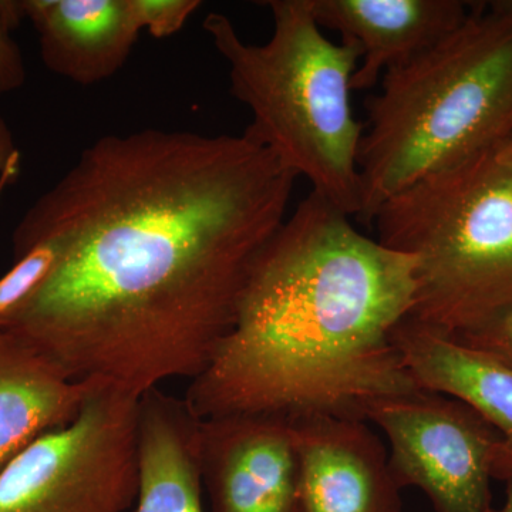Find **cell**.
I'll list each match as a JSON object with an SVG mask.
<instances>
[{
  "label": "cell",
  "instance_id": "7402d4cb",
  "mask_svg": "<svg viewBox=\"0 0 512 512\" xmlns=\"http://www.w3.org/2000/svg\"><path fill=\"white\" fill-rule=\"evenodd\" d=\"M505 147H507V150L510 151V153L512 154V138H510V140L507 141V143L504 144Z\"/></svg>",
  "mask_w": 512,
  "mask_h": 512
},
{
  "label": "cell",
  "instance_id": "277c9868",
  "mask_svg": "<svg viewBox=\"0 0 512 512\" xmlns=\"http://www.w3.org/2000/svg\"><path fill=\"white\" fill-rule=\"evenodd\" d=\"M274 32L262 45L239 36L232 20L212 12L204 30L228 64L231 93L252 113L245 130L312 191L340 211L362 210L359 150L365 126L350 96L360 52L333 43L313 16L311 0H268Z\"/></svg>",
  "mask_w": 512,
  "mask_h": 512
},
{
  "label": "cell",
  "instance_id": "8fae6325",
  "mask_svg": "<svg viewBox=\"0 0 512 512\" xmlns=\"http://www.w3.org/2000/svg\"><path fill=\"white\" fill-rule=\"evenodd\" d=\"M394 342L414 382L423 390L446 394L470 404L500 433L493 478H512V369L494 357L461 345L406 318Z\"/></svg>",
  "mask_w": 512,
  "mask_h": 512
},
{
  "label": "cell",
  "instance_id": "5b68a950",
  "mask_svg": "<svg viewBox=\"0 0 512 512\" xmlns=\"http://www.w3.org/2000/svg\"><path fill=\"white\" fill-rule=\"evenodd\" d=\"M372 225L413 256L409 318L457 336L512 306V154L500 146L426 175L389 198Z\"/></svg>",
  "mask_w": 512,
  "mask_h": 512
},
{
  "label": "cell",
  "instance_id": "ac0fdd59",
  "mask_svg": "<svg viewBox=\"0 0 512 512\" xmlns=\"http://www.w3.org/2000/svg\"><path fill=\"white\" fill-rule=\"evenodd\" d=\"M451 338L467 348L494 357L512 369V306L483 325Z\"/></svg>",
  "mask_w": 512,
  "mask_h": 512
},
{
  "label": "cell",
  "instance_id": "5bb4252c",
  "mask_svg": "<svg viewBox=\"0 0 512 512\" xmlns=\"http://www.w3.org/2000/svg\"><path fill=\"white\" fill-rule=\"evenodd\" d=\"M201 420L184 397L158 389L138 407L136 512L202 510Z\"/></svg>",
  "mask_w": 512,
  "mask_h": 512
},
{
  "label": "cell",
  "instance_id": "d6986e66",
  "mask_svg": "<svg viewBox=\"0 0 512 512\" xmlns=\"http://www.w3.org/2000/svg\"><path fill=\"white\" fill-rule=\"evenodd\" d=\"M18 147L15 144L12 131L3 117H0V173L5 170L6 165L12 160V157L18 153Z\"/></svg>",
  "mask_w": 512,
  "mask_h": 512
},
{
  "label": "cell",
  "instance_id": "9a60e30c",
  "mask_svg": "<svg viewBox=\"0 0 512 512\" xmlns=\"http://www.w3.org/2000/svg\"><path fill=\"white\" fill-rule=\"evenodd\" d=\"M15 265L0 278V320L15 312L45 282L57 261L49 242H39L16 256Z\"/></svg>",
  "mask_w": 512,
  "mask_h": 512
},
{
  "label": "cell",
  "instance_id": "9c48e42d",
  "mask_svg": "<svg viewBox=\"0 0 512 512\" xmlns=\"http://www.w3.org/2000/svg\"><path fill=\"white\" fill-rule=\"evenodd\" d=\"M288 421L299 461L296 512H402L389 453L367 421L323 413Z\"/></svg>",
  "mask_w": 512,
  "mask_h": 512
},
{
  "label": "cell",
  "instance_id": "e0dca14e",
  "mask_svg": "<svg viewBox=\"0 0 512 512\" xmlns=\"http://www.w3.org/2000/svg\"><path fill=\"white\" fill-rule=\"evenodd\" d=\"M22 20L20 0H0V96L15 92L26 82L25 60L13 37Z\"/></svg>",
  "mask_w": 512,
  "mask_h": 512
},
{
  "label": "cell",
  "instance_id": "7c38bea8",
  "mask_svg": "<svg viewBox=\"0 0 512 512\" xmlns=\"http://www.w3.org/2000/svg\"><path fill=\"white\" fill-rule=\"evenodd\" d=\"M50 72L80 86L110 79L126 64L138 29L127 0H20Z\"/></svg>",
  "mask_w": 512,
  "mask_h": 512
},
{
  "label": "cell",
  "instance_id": "4fadbf2b",
  "mask_svg": "<svg viewBox=\"0 0 512 512\" xmlns=\"http://www.w3.org/2000/svg\"><path fill=\"white\" fill-rule=\"evenodd\" d=\"M97 382H77L35 346L0 329V471L40 436L67 426Z\"/></svg>",
  "mask_w": 512,
  "mask_h": 512
},
{
  "label": "cell",
  "instance_id": "6da1fadb",
  "mask_svg": "<svg viewBox=\"0 0 512 512\" xmlns=\"http://www.w3.org/2000/svg\"><path fill=\"white\" fill-rule=\"evenodd\" d=\"M298 178L245 131L99 138L13 232L15 258L49 242L57 261L0 329L73 380L137 399L191 382L231 330Z\"/></svg>",
  "mask_w": 512,
  "mask_h": 512
},
{
  "label": "cell",
  "instance_id": "7a4b0ae2",
  "mask_svg": "<svg viewBox=\"0 0 512 512\" xmlns=\"http://www.w3.org/2000/svg\"><path fill=\"white\" fill-rule=\"evenodd\" d=\"M414 265L309 192L256 258L210 365L188 382L191 412L365 420L377 400L423 390L394 342L412 312Z\"/></svg>",
  "mask_w": 512,
  "mask_h": 512
},
{
  "label": "cell",
  "instance_id": "8992f818",
  "mask_svg": "<svg viewBox=\"0 0 512 512\" xmlns=\"http://www.w3.org/2000/svg\"><path fill=\"white\" fill-rule=\"evenodd\" d=\"M140 399L99 383L67 426L0 471V512H126L138 494Z\"/></svg>",
  "mask_w": 512,
  "mask_h": 512
},
{
  "label": "cell",
  "instance_id": "30bf717a",
  "mask_svg": "<svg viewBox=\"0 0 512 512\" xmlns=\"http://www.w3.org/2000/svg\"><path fill=\"white\" fill-rule=\"evenodd\" d=\"M463 0H311L320 28L333 30L360 52L353 92L420 55L457 28L470 10Z\"/></svg>",
  "mask_w": 512,
  "mask_h": 512
},
{
  "label": "cell",
  "instance_id": "44dd1931",
  "mask_svg": "<svg viewBox=\"0 0 512 512\" xmlns=\"http://www.w3.org/2000/svg\"><path fill=\"white\" fill-rule=\"evenodd\" d=\"M507 498H505V504L500 510H494V512H512V478L507 483Z\"/></svg>",
  "mask_w": 512,
  "mask_h": 512
},
{
  "label": "cell",
  "instance_id": "ffe728a7",
  "mask_svg": "<svg viewBox=\"0 0 512 512\" xmlns=\"http://www.w3.org/2000/svg\"><path fill=\"white\" fill-rule=\"evenodd\" d=\"M20 160H22V156H20V151H18L12 157V160L9 161V164L6 165L5 170L0 173V202H2L3 194L8 190L9 185L19 177Z\"/></svg>",
  "mask_w": 512,
  "mask_h": 512
},
{
  "label": "cell",
  "instance_id": "ba28073f",
  "mask_svg": "<svg viewBox=\"0 0 512 512\" xmlns=\"http://www.w3.org/2000/svg\"><path fill=\"white\" fill-rule=\"evenodd\" d=\"M201 473L211 512L298 511V453L281 417L201 420Z\"/></svg>",
  "mask_w": 512,
  "mask_h": 512
},
{
  "label": "cell",
  "instance_id": "2e32d148",
  "mask_svg": "<svg viewBox=\"0 0 512 512\" xmlns=\"http://www.w3.org/2000/svg\"><path fill=\"white\" fill-rule=\"evenodd\" d=\"M138 29L147 30L156 39L173 36L184 28L200 0H127Z\"/></svg>",
  "mask_w": 512,
  "mask_h": 512
},
{
  "label": "cell",
  "instance_id": "52a82bcc",
  "mask_svg": "<svg viewBox=\"0 0 512 512\" xmlns=\"http://www.w3.org/2000/svg\"><path fill=\"white\" fill-rule=\"evenodd\" d=\"M390 443L400 488L417 487L436 512H494L490 483L501 436L470 404L417 390L367 407Z\"/></svg>",
  "mask_w": 512,
  "mask_h": 512
},
{
  "label": "cell",
  "instance_id": "3957f363",
  "mask_svg": "<svg viewBox=\"0 0 512 512\" xmlns=\"http://www.w3.org/2000/svg\"><path fill=\"white\" fill-rule=\"evenodd\" d=\"M366 111L357 220L370 227L397 192L512 138V0L471 2L456 29L383 74Z\"/></svg>",
  "mask_w": 512,
  "mask_h": 512
}]
</instances>
